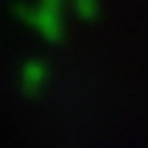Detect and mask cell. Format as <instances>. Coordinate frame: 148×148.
<instances>
[{
    "label": "cell",
    "mask_w": 148,
    "mask_h": 148,
    "mask_svg": "<svg viewBox=\"0 0 148 148\" xmlns=\"http://www.w3.org/2000/svg\"><path fill=\"white\" fill-rule=\"evenodd\" d=\"M64 3L67 0H31L17 3L14 14L20 23H25L31 31H36L45 42H62L64 39Z\"/></svg>",
    "instance_id": "obj_1"
},
{
    "label": "cell",
    "mask_w": 148,
    "mask_h": 148,
    "mask_svg": "<svg viewBox=\"0 0 148 148\" xmlns=\"http://www.w3.org/2000/svg\"><path fill=\"white\" fill-rule=\"evenodd\" d=\"M50 81V67L45 59H28L20 67V90L25 98H39Z\"/></svg>",
    "instance_id": "obj_2"
},
{
    "label": "cell",
    "mask_w": 148,
    "mask_h": 148,
    "mask_svg": "<svg viewBox=\"0 0 148 148\" xmlns=\"http://www.w3.org/2000/svg\"><path fill=\"white\" fill-rule=\"evenodd\" d=\"M73 3V11L81 20H95L98 17V0H70Z\"/></svg>",
    "instance_id": "obj_3"
}]
</instances>
